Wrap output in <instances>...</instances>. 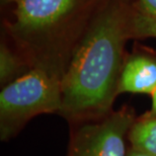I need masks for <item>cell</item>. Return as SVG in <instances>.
<instances>
[{"label":"cell","mask_w":156,"mask_h":156,"mask_svg":"<svg viewBox=\"0 0 156 156\" xmlns=\"http://www.w3.org/2000/svg\"><path fill=\"white\" fill-rule=\"evenodd\" d=\"M131 13L111 4L94 18L74 48L61 80V117L72 124L98 120L113 111L131 39Z\"/></svg>","instance_id":"obj_1"},{"label":"cell","mask_w":156,"mask_h":156,"mask_svg":"<svg viewBox=\"0 0 156 156\" xmlns=\"http://www.w3.org/2000/svg\"><path fill=\"white\" fill-rule=\"evenodd\" d=\"M63 72L38 63L0 92V139L8 141L35 117L59 114Z\"/></svg>","instance_id":"obj_2"},{"label":"cell","mask_w":156,"mask_h":156,"mask_svg":"<svg viewBox=\"0 0 156 156\" xmlns=\"http://www.w3.org/2000/svg\"><path fill=\"white\" fill-rule=\"evenodd\" d=\"M135 111L124 105L98 120L75 124L67 156H127L129 131Z\"/></svg>","instance_id":"obj_3"},{"label":"cell","mask_w":156,"mask_h":156,"mask_svg":"<svg viewBox=\"0 0 156 156\" xmlns=\"http://www.w3.org/2000/svg\"><path fill=\"white\" fill-rule=\"evenodd\" d=\"M15 4L14 29L24 37L51 30L73 10L80 0H10Z\"/></svg>","instance_id":"obj_4"},{"label":"cell","mask_w":156,"mask_h":156,"mask_svg":"<svg viewBox=\"0 0 156 156\" xmlns=\"http://www.w3.org/2000/svg\"><path fill=\"white\" fill-rule=\"evenodd\" d=\"M156 89V52L137 50L126 58L118 82L121 93L152 94Z\"/></svg>","instance_id":"obj_5"},{"label":"cell","mask_w":156,"mask_h":156,"mask_svg":"<svg viewBox=\"0 0 156 156\" xmlns=\"http://www.w3.org/2000/svg\"><path fill=\"white\" fill-rule=\"evenodd\" d=\"M130 147L146 154L156 156V116H143L136 119L128 134Z\"/></svg>","instance_id":"obj_6"},{"label":"cell","mask_w":156,"mask_h":156,"mask_svg":"<svg viewBox=\"0 0 156 156\" xmlns=\"http://www.w3.org/2000/svg\"><path fill=\"white\" fill-rule=\"evenodd\" d=\"M26 64L16 53L5 45L1 44L0 47V82L2 86L17 79L18 77L27 73Z\"/></svg>","instance_id":"obj_7"},{"label":"cell","mask_w":156,"mask_h":156,"mask_svg":"<svg viewBox=\"0 0 156 156\" xmlns=\"http://www.w3.org/2000/svg\"><path fill=\"white\" fill-rule=\"evenodd\" d=\"M131 37L156 38V17L144 11L139 5L131 13Z\"/></svg>","instance_id":"obj_8"},{"label":"cell","mask_w":156,"mask_h":156,"mask_svg":"<svg viewBox=\"0 0 156 156\" xmlns=\"http://www.w3.org/2000/svg\"><path fill=\"white\" fill-rule=\"evenodd\" d=\"M139 6L147 13L156 17V0H139Z\"/></svg>","instance_id":"obj_9"},{"label":"cell","mask_w":156,"mask_h":156,"mask_svg":"<svg viewBox=\"0 0 156 156\" xmlns=\"http://www.w3.org/2000/svg\"><path fill=\"white\" fill-rule=\"evenodd\" d=\"M146 115H148V116H156V89L151 94V110L147 112Z\"/></svg>","instance_id":"obj_10"},{"label":"cell","mask_w":156,"mask_h":156,"mask_svg":"<svg viewBox=\"0 0 156 156\" xmlns=\"http://www.w3.org/2000/svg\"><path fill=\"white\" fill-rule=\"evenodd\" d=\"M127 156H152V155L146 154V153H144V152L138 151V150H136V149H133V148L129 147Z\"/></svg>","instance_id":"obj_11"}]
</instances>
